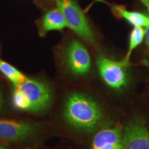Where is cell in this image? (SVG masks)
Listing matches in <instances>:
<instances>
[{
  "mask_svg": "<svg viewBox=\"0 0 149 149\" xmlns=\"http://www.w3.org/2000/svg\"><path fill=\"white\" fill-rule=\"evenodd\" d=\"M65 120L76 130L91 133L100 125L104 118L100 106L93 99L80 93L68 96L64 105Z\"/></svg>",
  "mask_w": 149,
  "mask_h": 149,
  "instance_id": "6da1fadb",
  "label": "cell"
},
{
  "mask_svg": "<svg viewBox=\"0 0 149 149\" xmlns=\"http://www.w3.org/2000/svg\"><path fill=\"white\" fill-rule=\"evenodd\" d=\"M52 101V92L46 83L29 79L15 87L13 102L17 109L26 111L38 112L47 109Z\"/></svg>",
  "mask_w": 149,
  "mask_h": 149,
  "instance_id": "7a4b0ae2",
  "label": "cell"
},
{
  "mask_svg": "<svg viewBox=\"0 0 149 149\" xmlns=\"http://www.w3.org/2000/svg\"><path fill=\"white\" fill-rule=\"evenodd\" d=\"M57 6L63 13L68 28L88 44L95 42V35L83 11L74 0H55Z\"/></svg>",
  "mask_w": 149,
  "mask_h": 149,
  "instance_id": "3957f363",
  "label": "cell"
},
{
  "mask_svg": "<svg viewBox=\"0 0 149 149\" xmlns=\"http://www.w3.org/2000/svg\"><path fill=\"white\" fill-rule=\"evenodd\" d=\"M66 63L72 74L74 75H84L91 69L90 54L81 42L73 40L66 49Z\"/></svg>",
  "mask_w": 149,
  "mask_h": 149,
  "instance_id": "277c9868",
  "label": "cell"
},
{
  "mask_svg": "<svg viewBox=\"0 0 149 149\" xmlns=\"http://www.w3.org/2000/svg\"><path fill=\"white\" fill-rule=\"evenodd\" d=\"M97 65L102 78L110 87L121 89L126 84V66L122 61L118 62L101 57L97 60Z\"/></svg>",
  "mask_w": 149,
  "mask_h": 149,
  "instance_id": "5b68a950",
  "label": "cell"
},
{
  "mask_svg": "<svg viewBox=\"0 0 149 149\" xmlns=\"http://www.w3.org/2000/svg\"><path fill=\"white\" fill-rule=\"evenodd\" d=\"M122 149H149V131L144 120L136 118L127 124L122 135Z\"/></svg>",
  "mask_w": 149,
  "mask_h": 149,
  "instance_id": "8992f818",
  "label": "cell"
},
{
  "mask_svg": "<svg viewBox=\"0 0 149 149\" xmlns=\"http://www.w3.org/2000/svg\"><path fill=\"white\" fill-rule=\"evenodd\" d=\"M36 131L34 124L20 121L0 120V139L10 142L26 140Z\"/></svg>",
  "mask_w": 149,
  "mask_h": 149,
  "instance_id": "52a82bcc",
  "label": "cell"
},
{
  "mask_svg": "<svg viewBox=\"0 0 149 149\" xmlns=\"http://www.w3.org/2000/svg\"><path fill=\"white\" fill-rule=\"evenodd\" d=\"M92 149H122L121 128L104 129L98 132L93 139Z\"/></svg>",
  "mask_w": 149,
  "mask_h": 149,
  "instance_id": "ba28073f",
  "label": "cell"
},
{
  "mask_svg": "<svg viewBox=\"0 0 149 149\" xmlns=\"http://www.w3.org/2000/svg\"><path fill=\"white\" fill-rule=\"evenodd\" d=\"M68 27V24L63 13L58 8L48 11L44 15L42 29L44 32L50 31H61Z\"/></svg>",
  "mask_w": 149,
  "mask_h": 149,
  "instance_id": "9c48e42d",
  "label": "cell"
},
{
  "mask_svg": "<svg viewBox=\"0 0 149 149\" xmlns=\"http://www.w3.org/2000/svg\"><path fill=\"white\" fill-rule=\"evenodd\" d=\"M111 9L115 15L125 19L134 26H148L149 17L146 15L133 11H128L122 5H111Z\"/></svg>",
  "mask_w": 149,
  "mask_h": 149,
  "instance_id": "30bf717a",
  "label": "cell"
},
{
  "mask_svg": "<svg viewBox=\"0 0 149 149\" xmlns=\"http://www.w3.org/2000/svg\"><path fill=\"white\" fill-rule=\"evenodd\" d=\"M0 70L13 83L15 87L21 85L28 78L12 65L1 59H0Z\"/></svg>",
  "mask_w": 149,
  "mask_h": 149,
  "instance_id": "8fae6325",
  "label": "cell"
},
{
  "mask_svg": "<svg viewBox=\"0 0 149 149\" xmlns=\"http://www.w3.org/2000/svg\"><path fill=\"white\" fill-rule=\"evenodd\" d=\"M145 35V30L143 29L141 26H135L134 29L132 31L131 34L130 36V42H129V48L128 51L126 54V57L124 58L122 62L127 66V65L129 62V59L131 55L132 52L133 50L139 46V44L142 42L144 38Z\"/></svg>",
  "mask_w": 149,
  "mask_h": 149,
  "instance_id": "7c38bea8",
  "label": "cell"
},
{
  "mask_svg": "<svg viewBox=\"0 0 149 149\" xmlns=\"http://www.w3.org/2000/svg\"><path fill=\"white\" fill-rule=\"evenodd\" d=\"M145 42H146V44L149 46V26L146 27V29H145Z\"/></svg>",
  "mask_w": 149,
  "mask_h": 149,
  "instance_id": "4fadbf2b",
  "label": "cell"
},
{
  "mask_svg": "<svg viewBox=\"0 0 149 149\" xmlns=\"http://www.w3.org/2000/svg\"><path fill=\"white\" fill-rule=\"evenodd\" d=\"M3 95H2V93H1V90H0V111H1V109H2V107H3Z\"/></svg>",
  "mask_w": 149,
  "mask_h": 149,
  "instance_id": "5bb4252c",
  "label": "cell"
},
{
  "mask_svg": "<svg viewBox=\"0 0 149 149\" xmlns=\"http://www.w3.org/2000/svg\"><path fill=\"white\" fill-rule=\"evenodd\" d=\"M0 149H7V148L3 146H1V145H0Z\"/></svg>",
  "mask_w": 149,
  "mask_h": 149,
  "instance_id": "9a60e30c",
  "label": "cell"
}]
</instances>
